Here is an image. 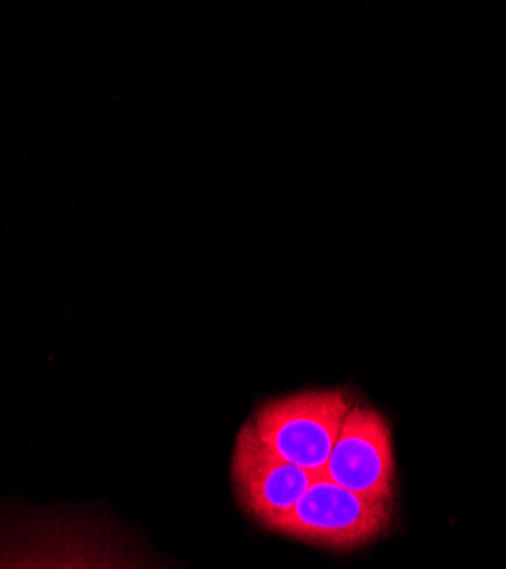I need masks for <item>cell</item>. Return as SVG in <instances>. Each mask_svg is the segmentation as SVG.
I'll return each instance as SVG.
<instances>
[{"label": "cell", "mask_w": 506, "mask_h": 569, "mask_svg": "<svg viewBox=\"0 0 506 569\" xmlns=\"http://www.w3.org/2000/svg\"><path fill=\"white\" fill-rule=\"evenodd\" d=\"M231 473L242 508L265 529L274 519L290 512L315 481L310 471L269 451L256 436L251 421L238 433Z\"/></svg>", "instance_id": "5"}, {"label": "cell", "mask_w": 506, "mask_h": 569, "mask_svg": "<svg viewBox=\"0 0 506 569\" xmlns=\"http://www.w3.org/2000/svg\"><path fill=\"white\" fill-rule=\"evenodd\" d=\"M0 569H147L121 542L82 521L0 538Z\"/></svg>", "instance_id": "3"}, {"label": "cell", "mask_w": 506, "mask_h": 569, "mask_svg": "<svg viewBox=\"0 0 506 569\" xmlns=\"http://www.w3.org/2000/svg\"><path fill=\"white\" fill-rule=\"evenodd\" d=\"M321 477L365 499L395 501L393 433L381 412L351 406Z\"/></svg>", "instance_id": "4"}, {"label": "cell", "mask_w": 506, "mask_h": 569, "mask_svg": "<svg viewBox=\"0 0 506 569\" xmlns=\"http://www.w3.org/2000/svg\"><path fill=\"white\" fill-rule=\"evenodd\" d=\"M351 406L343 390H306L262 403L251 426L269 451L321 477Z\"/></svg>", "instance_id": "1"}, {"label": "cell", "mask_w": 506, "mask_h": 569, "mask_svg": "<svg viewBox=\"0 0 506 569\" xmlns=\"http://www.w3.org/2000/svg\"><path fill=\"white\" fill-rule=\"evenodd\" d=\"M390 521L393 503L365 499L327 477H315L297 506L267 529L317 547L349 551L384 536Z\"/></svg>", "instance_id": "2"}]
</instances>
